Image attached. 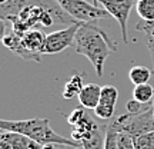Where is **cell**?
<instances>
[{
	"instance_id": "27",
	"label": "cell",
	"mask_w": 154,
	"mask_h": 149,
	"mask_svg": "<svg viewBox=\"0 0 154 149\" xmlns=\"http://www.w3.org/2000/svg\"><path fill=\"white\" fill-rule=\"evenodd\" d=\"M6 2H7V0H0V5H5Z\"/></svg>"
},
{
	"instance_id": "23",
	"label": "cell",
	"mask_w": 154,
	"mask_h": 149,
	"mask_svg": "<svg viewBox=\"0 0 154 149\" xmlns=\"http://www.w3.org/2000/svg\"><path fill=\"white\" fill-rule=\"evenodd\" d=\"M72 145H64V144H46L43 145L42 149H70Z\"/></svg>"
},
{
	"instance_id": "26",
	"label": "cell",
	"mask_w": 154,
	"mask_h": 149,
	"mask_svg": "<svg viewBox=\"0 0 154 149\" xmlns=\"http://www.w3.org/2000/svg\"><path fill=\"white\" fill-rule=\"evenodd\" d=\"M70 149H84V148H83V146H72Z\"/></svg>"
},
{
	"instance_id": "12",
	"label": "cell",
	"mask_w": 154,
	"mask_h": 149,
	"mask_svg": "<svg viewBox=\"0 0 154 149\" xmlns=\"http://www.w3.org/2000/svg\"><path fill=\"white\" fill-rule=\"evenodd\" d=\"M106 131H107V125H100L90 136L80 142L82 146L84 149H104Z\"/></svg>"
},
{
	"instance_id": "19",
	"label": "cell",
	"mask_w": 154,
	"mask_h": 149,
	"mask_svg": "<svg viewBox=\"0 0 154 149\" xmlns=\"http://www.w3.org/2000/svg\"><path fill=\"white\" fill-rule=\"evenodd\" d=\"M136 149H154V131L134 138Z\"/></svg>"
},
{
	"instance_id": "17",
	"label": "cell",
	"mask_w": 154,
	"mask_h": 149,
	"mask_svg": "<svg viewBox=\"0 0 154 149\" xmlns=\"http://www.w3.org/2000/svg\"><path fill=\"white\" fill-rule=\"evenodd\" d=\"M138 17L144 22H154V0H140L136 3Z\"/></svg>"
},
{
	"instance_id": "28",
	"label": "cell",
	"mask_w": 154,
	"mask_h": 149,
	"mask_svg": "<svg viewBox=\"0 0 154 149\" xmlns=\"http://www.w3.org/2000/svg\"><path fill=\"white\" fill-rule=\"evenodd\" d=\"M151 106H153V111H154V99H153V103H151Z\"/></svg>"
},
{
	"instance_id": "14",
	"label": "cell",
	"mask_w": 154,
	"mask_h": 149,
	"mask_svg": "<svg viewBox=\"0 0 154 149\" xmlns=\"http://www.w3.org/2000/svg\"><path fill=\"white\" fill-rule=\"evenodd\" d=\"M151 76H153V70H150L149 67L146 66H133L128 72V77L134 83V86L149 83Z\"/></svg>"
},
{
	"instance_id": "9",
	"label": "cell",
	"mask_w": 154,
	"mask_h": 149,
	"mask_svg": "<svg viewBox=\"0 0 154 149\" xmlns=\"http://www.w3.org/2000/svg\"><path fill=\"white\" fill-rule=\"evenodd\" d=\"M101 89L103 86H100L97 83H88V85H84V88L82 89L80 95L77 96L79 98V102L80 105L84 108V109H96L97 105L100 103V98H101Z\"/></svg>"
},
{
	"instance_id": "25",
	"label": "cell",
	"mask_w": 154,
	"mask_h": 149,
	"mask_svg": "<svg viewBox=\"0 0 154 149\" xmlns=\"http://www.w3.org/2000/svg\"><path fill=\"white\" fill-rule=\"evenodd\" d=\"M100 2H101V0H93V5H96V6H99L100 7Z\"/></svg>"
},
{
	"instance_id": "18",
	"label": "cell",
	"mask_w": 154,
	"mask_h": 149,
	"mask_svg": "<svg viewBox=\"0 0 154 149\" xmlns=\"http://www.w3.org/2000/svg\"><path fill=\"white\" fill-rule=\"evenodd\" d=\"M119 129L114 123H107V131H106V142L104 149H119Z\"/></svg>"
},
{
	"instance_id": "16",
	"label": "cell",
	"mask_w": 154,
	"mask_h": 149,
	"mask_svg": "<svg viewBox=\"0 0 154 149\" xmlns=\"http://www.w3.org/2000/svg\"><path fill=\"white\" fill-rule=\"evenodd\" d=\"M136 30L143 32L146 34V37H147V47H149V52L151 55V60H153V65H154V22H144V20H141V23L136 24Z\"/></svg>"
},
{
	"instance_id": "5",
	"label": "cell",
	"mask_w": 154,
	"mask_h": 149,
	"mask_svg": "<svg viewBox=\"0 0 154 149\" xmlns=\"http://www.w3.org/2000/svg\"><path fill=\"white\" fill-rule=\"evenodd\" d=\"M56 2L69 16L79 23H94L110 16L104 7H99L86 0H56Z\"/></svg>"
},
{
	"instance_id": "6",
	"label": "cell",
	"mask_w": 154,
	"mask_h": 149,
	"mask_svg": "<svg viewBox=\"0 0 154 149\" xmlns=\"http://www.w3.org/2000/svg\"><path fill=\"white\" fill-rule=\"evenodd\" d=\"M80 28V23H74L70 26H66L63 29L54 30L51 33L46 34V40H44V46L42 53L44 55H57L63 52L64 49L70 47L76 42V34L77 30Z\"/></svg>"
},
{
	"instance_id": "4",
	"label": "cell",
	"mask_w": 154,
	"mask_h": 149,
	"mask_svg": "<svg viewBox=\"0 0 154 149\" xmlns=\"http://www.w3.org/2000/svg\"><path fill=\"white\" fill-rule=\"evenodd\" d=\"M114 123L119 131L128 132L133 138H137L140 135L149 133L154 131V111L153 106L141 111L140 113H128L119 116L114 119Z\"/></svg>"
},
{
	"instance_id": "30",
	"label": "cell",
	"mask_w": 154,
	"mask_h": 149,
	"mask_svg": "<svg viewBox=\"0 0 154 149\" xmlns=\"http://www.w3.org/2000/svg\"><path fill=\"white\" fill-rule=\"evenodd\" d=\"M136 2H140V0H136Z\"/></svg>"
},
{
	"instance_id": "13",
	"label": "cell",
	"mask_w": 154,
	"mask_h": 149,
	"mask_svg": "<svg viewBox=\"0 0 154 149\" xmlns=\"http://www.w3.org/2000/svg\"><path fill=\"white\" fill-rule=\"evenodd\" d=\"M84 88V80H83V75L80 73H74L67 83L64 85V90H63V98L64 99H73L80 95L82 89Z\"/></svg>"
},
{
	"instance_id": "29",
	"label": "cell",
	"mask_w": 154,
	"mask_h": 149,
	"mask_svg": "<svg viewBox=\"0 0 154 149\" xmlns=\"http://www.w3.org/2000/svg\"><path fill=\"white\" fill-rule=\"evenodd\" d=\"M153 76H154V69H153Z\"/></svg>"
},
{
	"instance_id": "1",
	"label": "cell",
	"mask_w": 154,
	"mask_h": 149,
	"mask_svg": "<svg viewBox=\"0 0 154 149\" xmlns=\"http://www.w3.org/2000/svg\"><path fill=\"white\" fill-rule=\"evenodd\" d=\"M0 15L3 22H11V30L19 36L32 29H51L79 23L56 0H7L5 5H0Z\"/></svg>"
},
{
	"instance_id": "11",
	"label": "cell",
	"mask_w": 154,
	"mask_h": 149,
	"mask_svg": "<svg viewBox=\"0 0 154 149\" xmlns=\"http://www.w3.org/2000/svg\"><path fill=\"white\" fill-rule=\"evenodd\" d=\"M99 126H100L99 122L96 121V119H93L90 115L86 113L82 121L79 122L76 126H73L72 138L80 144L83 139H86L87 136H90V135H91V133H93Z\"/></svg>"
},
{
	"instance_id": "7",
	"label": "cell",
	"mask_w": 154,
	"mask_h": 149,
	"mask_svg": "<svg viewBox=\"0 0 154 149\" xmlns=\"http://www.w3.org/2000/svg\"><path fill=\"white\" fill-rule=\"evenodd\" d=\"M136 0H101L100 5L109 11L111 17H114L121 30V37L123 42L128 44V34H127V22L131 9L136 6Z\"/></svg>"
},
{
	"instance_id": "3",
	"label": "cell",
	"mask_w": 154,
	"mask_h": 149,
	"mask_svg": "<svg viewBox=\"0 0 154 149\" xmlns=\"http://www.w3.org/2000/svg\"><path fill=\"white\" fill-rule=\"evenodd\" d=\"M2 131L23 133L29 138L34 139L40 145L46 144H64L72 146H82L73 138H64L59 133H56L50 126L49 119L43 118H33V119H23V121H0Z\"/></svg>"
},
{
	"instance_id": "20",
	"label": "cell",
	"mask_w": 154,
	"mask_h": 149,
	"mask_svg": "<svg viewBox=\"0 0 154 149\" xmlns=\"http://www.w3.org/2000/svg\"><path fill=\"white\" fill-rule=\"evenodd\" d=\"M119 149H136L134 138L128 132L124 131L119 132Z\"/></svg>"
},
{
	"instance_id": "22",
	"label": "cell",
	"mask_w": 154,
	"mask_h": 149,
	"mask_svg": "<svg viewBox=\"0 0 154 149\" xmlns=\"http://www.w3.org/2000/svg\"><path fill=\"white\" fill-rule=\"evenodd\" d=\"M141 105H143V103L137 102L136 99L128 100V102H127V112H128V113H140V112L143 111V109H141Z\"/></svg>"
},
{
	"instance_id": "15",
	"label": "cell",
	"mask_w": 154,
	"mask_h": 149,
	"mask_svg": "<svg viewBox=\"0 0 154 149\" xmlns=\"http://www.w3.org/2000/svg\"><path fill=\"white\" fill-rule=\"evenodd\" d=\"M133 99H136L140 103H153L154 99V89L151 85L144 83V85H137L133 90Z\"/></svg>"
},
{
	"instance_id": "8",
	"label": "cell",
	"mask_w": 154,
	"mask_h": 149,
	"mask_svg": "<svg viewBox=\"0 0 154 149\" xmlns=\"http://www.w3.org/2000/svg\"><path fill=\"white\" fill-rule=\"evenodd\" d=\"M117 99H119V90H117V88L111 86V85L103 86L100 103L94 109V113H96V116L99 118L100 121H109V119H111L114 116Z\"/></svg>"
},
{
	"instance_id": "21",
	"label": "cell",
	"mask_w": 154,
	"mask_h": 149,
	"mask_svg": "<svg viewBox=\"0 0 154 149\" xmlns=\"http://www.w3.org/2000/svg\"><path fill=\"white\" fill-rule=\"evenodd\" d=\"M86 113H87V112H86V109H84V108H80V106H79V108H76V109H73L72 112H70V113H69V115H67V122H69V125H72V126H76L77 123H79V122L82 121L83 118H84V115H86Z\"/></svg>"
},
{
	"instance_id": "2",
	"label": "cell",
	"mask_w": 154,
	"mask_h": 149,
	"mask_svg": "<svg viewBox=\"0 0 154 149\" xmlns=\"http://www.w3.org/2000/svg\"><path fill=\"white\" fill-rule=\"evenodd\" d=\"M76 53L87 57L88 62L93 65L97 76H103L106 59L117 50L103 29L96 26L94 23H80L77 30L76 42H74Z\"/></svg>"
},
{
	"instance_id": "24",
	"label": "cell",
	"mask_w": 154,
	"mask_h": 149,
	"mask_svg": "<svg viewBox=\"0 0 154 149\" xmlns=\"http://www.w3.org/2000/svg\"><path fill=\"white\" fill-rule=\"evenodd\" d=\"M0 149H13L11 148V145L7 142V141H5V139H0Z\"/></svg>"
},
{
	"instance_id": "10",
	"label": "cell",
	"mask_w": 154,
	"mask_h": 149,
	"mask_svg": "<svg viewBox=\"0 0 154 149\" xmlns=\"http://www.w3.org/2000/svg\"><path fill=\"white\" fill-rule=\"evenodd\" d=\"M0 139H5L11 145L13 149H42L43 145L36 142L34 139L29 138L23 133L10 132V131H2Z\"/></svg>"
}]
</instances>
